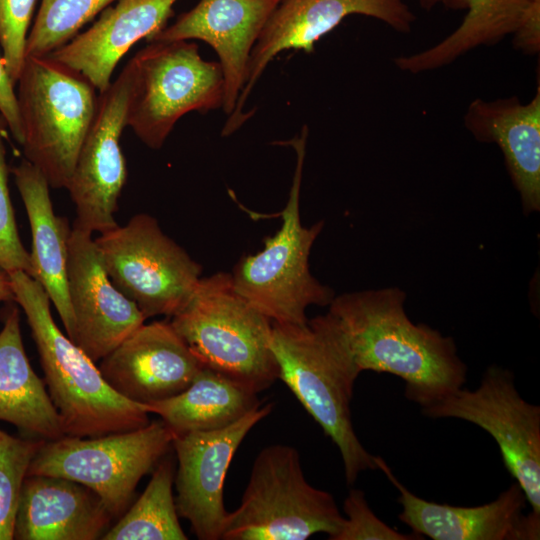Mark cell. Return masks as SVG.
I'll return each mask as SVG.
<instances>
[{"label":"cell","mask_w":540,"mask_h":540,"mask_svg":"<svg viewBox=\"0 0 540 540\" xmlns=\"http://www.w3.org/2000/svg\"><path fill=\"white\" fill-rule=\"evenodd\" d=\"M398 287L343 293L329 306L362 371L390 373L405 382V396L421 408L464 386L467 367L452 337L414 324Z\"/></svg>","instance_id":"1"},{"label":"cell","mask_w":540,"mask_h":540,"mask_svg":"<svg viewBox=\"0 0 540 540\" xmlns=\"http://www.w3.org/2000/svg\"><path fill=\"white\" fill-rule=\"evenodd\" d=\"M270 347L279 379L339 449L346 483L377 469L353 427L351 401L361 371L337 319L327 312L302 324L272 322Z\"/></svg>","instance_id":"2"},{"label":"cell","mask_w":540,"mask_h":540,"mask_svg":"<svg viewBox=\"0 0 540 540\" xmlns=\"http://www.w3.org/2000/svg\"><path fill=\"white\" fill-rule=\"evenodd\" d=\"M14 301L22 308L35 341L44 382L64 435L96 437L150 422L142 404L114 391L99 368L55 323L43 287L23 271L9 273Z\"/></svg>","instance_id":"3"},{"label":"cell","mask_w":540,"mask_h":540,"mask_svg":"<svg viewBox=\"0 0 540 540\" xmlns=\"http://www.w3.org/2000/svg\"><path fill=\"white\" fill-rule=\"evenodd\" d=\"M170 321L201 364L255 393L279 379L270 347L272 321L234 288L231 273L200 278Z\"/></svg>","instance_id":"4"},{"label":"cell","mask_w":540,"mask_h":540,"mask_svg":"<svg viewBox=\"0 0 540 540\" xmlns=\"http://www.w3.org/2000/svg\"><path fill=\"white\" fill-rule=\"evenodd\" d=\"M16 85L24 159L50 187L66 188L97 110L98 91L49 55L26 56Z\"/></svg>","instance_id":"5"},{"label":"cell","mask_w":540,"mask_h":540,"mask_svg":"<svg viewBox=\"0 0 540 540\" xmlns=\"http://www.w3.org/2000/svg\"><path fill=\"white\" fill-rule=\"evenodd\" d=\"M306 138L304 126L300 137L283 143L295 149L297 162L288 201L278 213L282 219L280 229L264 239L260 252L244 255L231 273L235 290L272 322L305 323L309 306H327L335 296L330 287L311 274L309 267L310 251L324 222L305 227L300 219Z\"/></svg>","instance_id":"6"},{"label":"cell","mask_w":540,"mask_h":540,"mask_svg":"<svg viewBox=\"0 0 540 540\" xmlns=\"http://www.w3.org/2000/svg\"><path fill=\"white\" fill-rule=\"evenodd\" d=\"M343 522L333 495L305 478L297 449L273 444L256 455L221 540H305L317 533L333 540Z\"/></svg>","instance_id":"7"},{"label":"cell","mask_w":540,"mask_h":540,"mask_svg":"<svg viewBox=\"0 0 540 540\" xmlns=\"http://www.w3.org/2000/svg\"><path fill=\"white\" fill-rule=\"evenodd\" d=\"M131 60L135 84L127 126L149 148L160 149L187 113L223 108L221 66L204 60L197 44L148 42Z\"/></svg>","instance_id":"8"},{"label":"cell","mask_w":540,"mask_h":540,"mask_svg":"<svg viewBox=\"0 0 540 540\" xmlns=\"http://www.w3.org/2000/svg\"><path fill=\"white\" fill-rule=\"evenodd\" d=\"M173 438L161 419L134 430L96 437L64 435L43 443L27 476L78 482L100 497L113 518H120L139 481L166 455Z\"/></svg>","instance_id":"9"},{"label":"cell","mask_w":540,"mask_h":540,"mask_svg":"<svg viewBox=\"0 0 540 540\" xmlns=\"http://www.w3.org/2000/svg\"><path fill=\"white\" fill-rule=\"evenodd\" d=\"M94 241L111 282L146 319L178 313L201 278V265L149 214H136Z\"/></svg>","instance_id":"10"},{"label":"cell","mask_w":540,"mask_h":540,"mask_svg":"<svg viewBox=\"0 0 540 540\" xmlns=\"http://www.w3.org/2000/svg\"><path fill=\"white\" fill-rule=\"evenodd\" d=\"M422 412L461 419L491 435L531 511L540 514V407L520 395L511 371L490 366L475 390L461 387Z\"/></svg>","instance_id":"11"},{"label":"cell","mask_w":540,"mask_h":540,"mask_svg":"<svg viewBox=\"0 0 540 540\" xmlns=\"http://www.w3.org/2000/svg\"><path fill=\"white\" fill-rule=\"evenodd\" d=\"M134 84L130 59L109 87L99 93L94 119L66 186L75 206L73 227L103 233L118 225L114 214L127 180L120 138L127 127Z\"/></svg>","instance_id":"12"},{"label":"cell","mask_w":540,"mask_h":540,"mask_svg":"<svg viewBox=\"0 0 540 540\" xmlns=\"http://www.w3.org/2000/svg\"><path fill=\"white\" fill-rule=\"evenodd\" d=\"M354 14L378 19L401 33L410 32L416 20L406 0H280L254 45L246 83L222 135H230L247 119L244 104L275 56L288 49L312 53L320 38Z\"/></svg>","instance_id":"13"},{"label":"cell","mask_w":540,"mask_h":540,"mask_svg":"<svg viewBox=\"0 0 540 540\" xmlns=\"http://www.w3.org/2000/svg\"><path fill=\"white\" fill-rule=\"evenodd\" d=\"M272 409V403L261 404L226 427L174 436L176 508L198 539L221 540L228 515L223 492L228 468L243 439Z\"/></svg>","instance_id":"14"},{"label":"cell","mask_w":540,"mask_h":540,"mask_svg":"<svg viewBox=\"0 0 540 540\" xmlns=\"http://www.w3.org/2000/svg\"><path fill=\"white\" fill-rule=\"evenodd\" d=\"M66 276L74 319L73 342L93 361L114 350L146 318L111 282L92 233L71 228Z\"/></svg>","instance_id":"15"},{"label":"cell","mask_w":540,"mask_h":540,"mask_svg":"<svg viewBox=\"0 0 540 540\" xmlns=\"http://www.w3.org/2000/svg\"><path fill=\"white\" fill-rule=\"evenodd\" d=\"M380 469L399 492L401 522L412 532L433 540H538L540 514H526V496L514 481L486 504L463 507L427 501L409 491L380 456H374Z\"/></svg>","instance_id":"16"},{"label":"cell","mask_w":540,"mask_h":540,"mask_svg":"<svg viewBox=\"0 0 540 540\" xmlns=\"http://www.w3.org/2000/svg\"><path fill=\"white\" fill-rule=\"evenodd\" d=\"M100 361L107 384L142 405L182 392L203 367L167 321L142 324Z\"/></svg>","instance_id":"17"},{"label":"cell","mask_w":540,"mask_h":540,"mask_svg":"<svg viewBox=\"0 0 540 540\" xmlns=\"http://www.w3.org/2000/svg\"><path fill=\"white\" fill-rule=\"evenodd\" d=\"M280 0H200L170 26L147 39L201 40L219 57L225 83L223 110L230 115L246 83L252 50Z\"/></svg>","instance_id":"18"},{"label":"cell","mask_w":540,"mask_h":540,"mask_svg":"<svg viewBox=\"0 0 540 540\" xmlns=\"http://www.w3.org/2000/svg\"><path fill=\"white\" fill-rule=\"evenodd\" d=\"M178 0H117L98 20L49 56L82 74L99 93L122 57L166 26Z\"/></svg>","instance_id":"19"},{"label":"cell","mask_w":540,"mask_h":540,"mask_svg":"<svg viewBox=\"0 0 540 540\" xmlns=\"http://www.w3.org/2000/svg\"><path fill=\"white\" fill-rule=\"evenodd\" d=\"M112 519L88 487L61 477L29 475L20 493L14 539H101Z\"/></svg>","instance_id":"20"},{"label":"cell","mask_w":540,"mask_h":540,"mask_svg":"<svg viewBox=\"0 0 540 540\" xmlns=\"http://www.w3.org/2000/svg\"><path fill=\"white\" fill-rule=\"evenodd\" d=\"M529 103L517 97L473 100L465 128L480 142L496 143L503 153L525 213L540 209V82Z\"/></svg>","instance_id":"21"},{"label":"cell","mask_w":540,"mask_h":540,"mask_svg":"<svg viewBox=\"0 0 540 540\" xmlns=\"http://www.w3.org/2000/svg\"><path fill=\"white\" fill-rule=\"evenodd\" d=\"M12 173L31 228L32 278L46 291L60 316L67 336L73 340L74 319L66 276L71 228L66 218L55 214L50 198V186L39 169L23 159L12 169Z\"/></svg>","instance_id":"22"},{"label":"cell","mask_w":540,"mask_h":540,"mask_svg":"<svg viewBox=\"0 0 540 540\" xmlns=\"http://www.w3.org/2000/svg\"><path fill=\"white\" fill-rule=\"evenodd\" d=\"M0 420L46 441L64 436L46 384L25 353L15 305L6 312L0 331Z\"/></svg>","instance_id":"23"},{"label":"cell","mask_w":540,"mask_h":540,"mask_svg":"<svg viewBox=\"0 0 540 540\" xmlns=\"http://www.w3.org/2000/svg\"><path fill=\"white\" fill-rule=\"evenodd\" d=\"M259 405L257 393L203 366L185 390L143 407L177 436L226 427Z\"/></svg>","instance_id":"24"},{"label":"cell","mask_w":540,"mask_h":540,"mask_svg":"<svg viewBox=\"0 0 540 540\" xmlns=\"http://www.w3.org/2000/svg\"><path fill=\"white\" fill-rule=\"evenodd\" d=\"M454 9H466L461 24L430 48L394 59L398 69L412 74L446 66L467 52L497 44L512 35L530 7L540 0H437Z\"/></svg>","instance_id":"25"},{"label":"cell","mask_w":540,"mask_h":540,"mask_svg":"<svg viewBox=\"0 0 540 540\" xmlns=\"http://www.w3.org/2000/svg\"><path fill=\"white\" fill-rule=\"evenodd\" d=\"M175 466L161 459L144 492L106 531L103 540H186L173 496Z\"/></svg>","instance_id":"26"},{"label":"cell","mask_w":540,"mask_h":540,"mask_svg":"<svg viewBox=\"0 0 540 540\" xmlns=\"http://www.w3.org/2000/svg\"><path fill=\"white\" fill-rule=\"evenodd\" d=\"M117 0H41L29 30L26 56L49 55Z\"/></svg>","instance_id":"27"},{"label":"cell","mask_w":540,"mask_h":540,"mask_svg":"<svg viewBox=\"0 0 540 540\" xmlns=\"http://www.w3.org/2000/svg\"><path fill=\"white\" fill-rule=\"evenodd\" d=\"M44 439H22L0 429V540L14 539L21 489Z\"/></svg>","instance_id":"28"},{"label":"cell","mask_w":540,"mask_h":540,"mask_svg":"<svg viewBox=\"0 0 540 540\" xmlns=\"http://www.w3.org/2000/svg\"><path fill=\"white\" fill-rule=\"evenodd\" d=\"M4 127L0 116V267L8 273L23 271L32 277L30 253L20 239L9 193Z\"/></svg>","instance_id":"29"},{"label":"cell","mask_w":540,"mask_h":540,"mask_svg":"<svg viewBox=\"0 0 540 540\" xmlns=\"http://www.w3.org/2000/svg\"><path fill=\"white\" fill-rule=\"evenodd\" d=\"M37 0H0V51L16 84L26 59V42Z\"/></svg>","instance_id":"30"},{"label":"cell","mask_w":540,"mask_h":540,"mask_svg":"<svg viewBox=\"0 0 540 540\" xmlns=\"http://www.w3.org/2000/svg\"><path fill=\"white\" fill-rule=\"evenodd\" d=\"M343 525L333 540H422V536L412 532L404 534L396 531L380 520L371 510L365 494L360 489L351 488L343 503Z\"/></svg>","instance_id":"31"},{"label":"cell","mask_w":540,"mask_h":540,"mask_svg":"<svg viewBox=\"0 0 540 540\" xmlns=\"http://www.w3.org/2000/svg\"><path fill=\"white\" fill-rule=\"evenodd\" d=\"M15 86L0 51V116L13 138L21 144L23 134Z\"/></svg>","instance_id":"32"},{"label":"cell","mask_w":540,"mask_h":540,"mask_svg":"<svg viewBox=\"0 0 540 540\" xmlns=\"http://www.w3.org/2000/svg\"><path fill=\"white\" fill-rule=\"evenodd\" d=\"M514 46L529 55L540 51V1L534 3L513 33Z\"/></svg>","instance_id":"33"},{"label":"cell","mask_w":540,"mask_h":540,"mask_svg":"<svg viewBox=\"0 0 540 540\" xmlns=\"http://www.w3.org/2000/svg\"><path fill=\"white\" fill-rule=\"evenodd\" d=\"M11 301H14L11 278L9 273L0 267V302Z\"/></svg>","instance_id":"34"},{"label":"cell","mask_w":540,"mask_h":540,"mask_svg":"<svg viewBox=\"0 0 540 540\" xmlns=\"http://www.w3.org/2000/svg\"><path fill=\"white\" fill-rule=\"evenodd\" d=\"M419 1H420L421 7L427 10L433 8L438 3L437 0H419Z\"/></svg>","instance_id":"35"}]
</instances>
